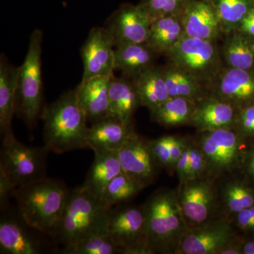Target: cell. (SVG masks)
I'll return each instance as SVG.
<instances>
[{
  "instance_id": "36",
  "label": "cell",
  "mask_w": 254,
  "mask_h": 254,
  "mask_svg": "<svg viewBox=\"0 0 254 254\" xmlns=\"http://www.w3.org/2000/svg\"><path fill=\"white\" fill-rule=\"evenodd\" d=\"M149 142L152 153L158 166L171 172V136H162Z\"/></svg>"
},
{
  "instance_id": "28",
  "label": "cell",
  "mask_w": 254,
  "mask_h": 254,
  "mask_svg": "<svg viewBox=\"0 0 254 254\" xmlns=\"http://www.w3.org/2000/svg\"><path fill=\"white\" fill-rule=\"evenodd\" d=\"M185 36L180 16H165L153 20L148 43L158 54H166Z\"/></svg>"
},
{
  "instance_id": "24",
  "label": "cell",
  "mask_w": 254,
  "mask_h": 254,
  "mask_svg": "<svg viewBox=\"0 0 254 254\" xmlns=\"http://www.w3.org/2000/svg\"><path fill=\"white\" fill-rule=\"evenodd\" d=\"M157 54L147 43L115 47V70L122 71L125 76L133 79L154 66L153 63Z\"/></svg>"
},
{
  "instance_id": "17",
  "label": "cell",
  "mask_w": 254,
  "mask_h": 254,
  "mask_svg": "<svg viewBox=\"0 0 254 254\" xmlns=\"http://www.w3.org/2000/svg\"><path fill=\"white\" fill-rule=\"evenodd\" d=\"M217 190L220 215L231 220L235 215L254 205V185L246 177L236 173L218 179Z\"/></svg>"
},
{
  "instance_id": "3",
  "label": "cell",
  "mask_w": 254,
  "mask_h": 254,
  "mask_svg": "<svg viewBox=\"0 0 254 254\" xmlns=\"http://www.w3.org/2000/svg\"><path fill=\"white\" fill-rule=\"evenodd\" d=\"M147 238L152 254H177L190 227L179 203L177 190L160 189L143 205Z\"/></svg>"
},
{
  "instance_id": "8",
  "label": "cell",
  "mask_w": 254,
  "mask_h": 254,
  "mask_svg": "<svg viewBox=\"0 0 254 254\" xmlns=\"http://www.w3.org/2000/svg\"><path fill=\"white\" fill-rule=\"evenodd\" d=\"M170 63L183 68L208 88L223 68L216 41L185 36L167 53Z\"/></svg>"
},
{
  "instance_id": "5",
  "label": "cell",
  "mask_w": 254,
  "mask_h": 254,
  "mask_svg": "<svg viewBox=\"0 0 254 254\" xmlns=\"http://www.w3.org/2000/svg\"><path fill=\"white\" fill-rule=\"evenodd\" d=\"M43 32L36 29L30 37L24 62L19 67L16 114L33 131L41 118L43 100L41 56Z\"/></svg>"
},
{
  "instance_id": "37",
  "label": "cell",
  "mask_w": 254,
  "mask_h": 254,
  "mask_svg": "<svg viewBox=\"0 0 254 254\" xmlns=\"http://www.w3.org/2000/svg\"><path fill=\"white\" fill-rule=\"evenodd\" d=\"M237 233L244 238L254 237V205L242 210L230 220Z\"/></svg>"
},
{
  "instance_id": "22",
  "label": "cell",
  "mask_w": 254,
  "mask_h": 254,
  "mask_svg": "<svg viewBox=\"0 0 254 254\" xmlns=\"http://www.w3.org/2000/svg\"><path fill=\"white\" fill-rule=\"evenodd\" d=\"M19 67L11 64L4 55L0 58V132L1 136L13 133L16 114Z\"/></svg>"
},
{
  "instance_id": "32",
  "label": "cell",
  "mask_w": 254,
  "mask_h": 254,
  "mask_svg": "<svg viewBox=\"0 0 254 254\" xmlns=\"http://www.w3.org/2000/svg\"><path fill=\"white\" fill-rule=\"evenodd\" d=\"M145 187L122 173L112 180L101 197L102 201L110 208L125 203L138 195Z\"/></svg>"
},
{
  "instance_id": "12",
  "label": "cell",
  "mask_w": 254,
  "mask_h": 254,
  "mask_svg": "<svg viewBox=\"0 0 254 254\" xmlns=\"http://www.w3.org/2000/svg\"><path fill=\"white\" fill-rule=\"evenodd\" d=\"M152 21L139 5L124 4L110 16L105 28L115 47L147 43Z\"/></svg>"
},
{
  "instance_id": "29",
  "label": "cell",
  "mask_w": 254,
  "mask_h": 254,
  "mask_svg": "<svg viewBox=\"0 0 254 254\" xmlns=\"http://www.w3.org/2000/svg\"><path fill=\"white\" fill-rule=\"evenodd\" d=\"M221 48L222 60L227 67L245 70L254 69V52L252 38L238 30L225 35Z\"/></svg>"
},
{
  "instance_id": "19",
  "label": "cell",
  "mask_w": 254,
  "mask_h": 254,
  "mask_svg": "<svg viewBox=\"0 0 254 254\" xmlns=\"http://www.w3.org/2000/svg\"><path fill=\"white\" fill-rule=\"evenodd\" d=\"M239 111L234 105L208 95L197 101L190 125L200 132L235 128Z\"/></svg>"
},
{
  "instance_id": "33",
  "label": "cell",
  "mask_w": 254,
  "mask_h": 254,
  "mask_svg": "<svg viewBox=\"0 0 254 254\" xmlns=\"http://www.w3.org/2000/svg\"><path fill=\"white\" fill-rule=\"evenodd\" d=\"M64 254H119L121 251L115 245L108 232L98 234L77 243L63 247Z\"/></svg>"
},
{
  "instance_id": "30",
  "label": "cell",
  "mask_w": 254,
  "mask_h": 254,
  "mask_svg": "<svg viewBox=\"0 0 254 254\" xmlns=\"http://www.w3.org/2000/svg\"><path fill=\"white\" fill-rule=\"evenodd\" d=\"M196 103L197 101L188 98L170 97L158 108L150 112L152 119L166 127L190 125Z\"/></svg>"
},
{
  "instance_id": "15",
  "label": "cell",
  "mask_w": 254,
  "mask_h": 254,
  "mask_svg": "<svg viewBox=\"0 0 254 254\" xmlns=\"http://www.w3.org/2000/svg\"><path fill=\"white\" fill-rule=\"evenodd\" d=\"M209 95L240 110L254 103V70L222 68L209 86Z\"/></svg>"
},
{
  "instance_id": "34",
  "label": "cell",
  "mask_w": 254,
  "mask_h": 254,
  "mask_svg": "<svg viewBox=\"0 0 254 254\" xmlns=\"http://www.w3.org/2000/svg\"><path fill=\"white\" fill-rule=\"evenodd\" d=\"M189 0H141L138 5L152 21L158 18L180 16Z\"/></svg>"
},
{
  "instance_id": "45",
  "label": "cell",
  "mask_w": 254,
  "mask_h": 254,
  "mask_svg": "<svg viewBox=\"0 0 254 254\" xmlns=\"http://www.w3.org/2000/svg\"><path fill=\"white\" fill-rule=\"evenodd\" d=\"M252 48H253V50L254 52V38H252Z\"/></svg>"
},
{
  "instance_id": "44",
  "label": "cell",
  "mask_w": 254,
  "mask_h": 254,
  "mask_svg": "<svg viewBox=\"0 0 254 254\" xmlns=\"http://www.w3.org/2000/svg\"><path fill=\"white\" fill-rule=\"evenodd\" d=\"M242 254H254V237L244 238L242 243Z\"/></svg>"
},
{
  "instance_id": "41",
  "label": "cell",
  "mask_w": 254,
  "mask_h": 254,
  "mask_svg": "<svg viewBox=\"0 0 254 254\" xmlns=\"http://www.w3.org/2000/svg\"><path fill=\"white\" fill-rule=\"evenodd\" d=\"M241 171L245 173L246 177L254 185V141L247 145L243 166Z\"/></svg>"
},
{
  "instance_id": "38",
  "label": "cell",
  "mask_w": 254,
  "mask_h": 254,
  "mask_svg": "<svg viewBox=\"0 0 254 254\" xmlns=\"http://www.w3.org/2000/svg\"><path fill=\"white\" fill-rule=\"evenodd\" d=\"M235 128L245 139L254 138V103L241 108Z\"/></svg>"
},
{
  "instance_id": "20",
  "label": "cell",
  "mask_w": 254,
  "mask_h": 254,
  "mask_svg": "<svg viewBox=\"0 0 254 254\" xmlns=\"http://www.w3.org/2000/svg\"><path fill=\"white\" fill-rule=\"evenodd\" d=\"M113 76H102L81 81L76 86L78 101L88 122L110 116L109 87Z\"/></svg>"
},
{
  "instance_id": "40",
  "label": "cell",
  "mask_w": 254,
  "mask_h": 254,
  "mask_svg": "<svg viewBox=\"0 0 254 254\" xmlns=\"http://www.w3.org/2000/svg\"><path fill=\"white\" fill-rule=\"evenodd\" d=\"M189 140L182 137L171 136L170 152H171V172L175 171L177 162L186 148Z\"/></svg>"
},
{
  "instance_id": "31",
  "label": "cell",
  "mask_w": 254,
  "mask_h": 254,
  "mask_svg": "<svg viewBox=\"0 0 254 254\" xmlns=\"http://www.w3.org/2000/svg\"><path fill=\"white\" fill-rule=\"evenodd\" d=\"M213 8L224 36L237 31L246 15L254 8V0H205Z\"/></svg>"
},
{
  "instance_id": "11",
  "label": "cell",
  "mask_w": 254,
  "mask_h": 254,
  "mask_svg": "<svg viewBox=\"0 0 254 254\" xmlns=\"http://www.w3.org/2000/svg\"><path fill=\"white\" fill-rule=\"evenodd\" d=\"M239 235L230 220L216 218L190 228L182 239L177 254H220Z\"/></svg>"
},
{
  "instance_id": "1",
  "label": "cell",
  "mask_w": 254,
  "mask_h": 254,
  "mask_svg": "<svg viewBox=\"0 0 254 254\" xmlns=\"http://www.w3.org/2000/svg\"><path fill=\"white\" fill-rule=\"evenodd\" d=\"M41 118L44 122V146L50 152L63 154L88 148L89 127L79 104L76 88L44 108Z\"/></svg>"
},
{
  "instance_id": "7",
  "label": "cell",
  "mask_w": 254,
  "mask_h": 254,
  "mask_svg": "<svg viewBox=\"0 0 254 254\" xmlns=\"http://www.w3.org/2000/svg\"><path fill=\"white\" fill-rule=\"evenodd\" d=\"M0 170L15 188L24 186L46 177L47 159L50 150L29 146L18 141L14 132L1 136Z\"/></svg>"
},
{
  "instance_id": "16",
  "label": "cell",
  "mask_w": 254,
  "mask_h": 254,
  "mask_svg": "<svg viewBox=\"0 0 254 254\" xmlns=\"http://www.w3.org/2000/svg\"><path fill=\"white\" fill-rule=\"evenodd\" d=\"M7 211H1L3 215L0 221V253L41 254L43 244L37 235L41 232L28 225L18 211L16 215H10Z\"/></svg>"
},
{
  "instance_id": "25",
  "label": "cell",
  "mask_w": 254,
  "mask_h": 254,
  "mask_svg": "<svg viewBox=\"0 0 254 254\" xmlns=\"http://www.w3.org/2000/svg\"><path fill=\"white\" fill-rule=\"evenodd\" d=\"M123 172L118 153L94 152V159L82 187L101 199L112 180Z\"/></svg>"
},
{
  "instance_id": "18",
  "label": "cell",
  "mask_w": 254,
  "mask_h": 254,
  "mask_svg": "<svg viewBox=\"0 0 254 254\" xmlns=\"http://www.w3.org/2000/svg\"><path fill=\"white\" fill-rule=\"evenodd\" d=\"M181 18L185 36L217 42L224 36L215 11L205 0H189Z\"/></svg>"
},
{
  "instance_id": "23",
  "label": "cell",
  "mask_w": 254,
  "mask_h": 254,
  "mask_svg": "<svg viewBox=\"0 0 254 254\" xmlns=\"http://www.w3.org/2000/svg\"><path fill=\"white\" fill-rule=\"evenodd\" d=\"M139 105L141 102L133 80L114 76L109 87L110 116L132 127L133 115Z\"/></svg>"
},
{
  "instance_id": "10",
  "label": "cell",
  "mask_w": 254,
  "mask_h": 254,
  "mask_svg": "<svg viewBox=\"0 0 254 254\" xmlns=\"http://www.w3.org/2000/svg\"><path fill=\"white\" fill-rule=\"evenodd\" d=\"M108 232L121 254H152L147 238L143 205L112 208Z\"/></svg>"
},
{
  "instance_id": "9",
  "label": "cell",
  "mask_w": 254,
  "mask_h": 254,
  "mask_svg": "<svg viewBox=\"0 0 254 254\" xmlns=\"http://www.w3.org/2000/svg\"><path fill=\"white\" fill-rule=\"evenodd\" d=\"M177 196L182 213L190 228L221 218L216 180L209 177L180 184Z\"/></svg>"
},
{
  "instance_id": "21",
  "label": "cell",
  "mask_w": 254,
  "mask_h": 254,
  "mask_svg": "<svg viewBox=\"0 0 254 254\" xmlns=\"http://www.w3.org/2000/svg\"><path fill=\"white\" fill-rule=\"evenodd\" d=\"M133 132V127L127 126L115 117H107L91 123L87 140L88 148L93 152L118 153Z\"/></svg>"
},
{
  "instance_id": "13",
  "label": "cell",
  "mask_w": 254,
  "mask_h": 254,
  "mask_svg": "<svg viewBox=\"0 0 254 254\" xmlns=\"http://www.w3.org/2000/svg\"><path fill=\"white\" fill-rule=\"evenodd\" d=\"M115 46L109 31L105 27L91 29L82 46L83 63L81 81L102 76H113L115 71Z\"/></svg>"
},
{
  "instance_id": "4",
  "label": "cell",
  "mask_w": 254,
  "mask_h": 254,
  "mask_svg": "<svg viewBox=\"0 0 254 254\" xmlns=\"http://www.w3.org/2000/svg\"><path fill=\"white\" fill-rule=\"evenodd\" d=\"M111 209L84 187L69 190L53 240L64 247L108 232Z\"/></svg>"
},
{
  "instance_id": "2",
  "label": "cell",
  "mask_w": 254,
  "mask_h": 254,
  "mask_svg": "<svg viewBox=\"0 0 254 254\" xmlns=\"http://www.w3.org/2000/svg\"><path fill=\"white\" fill-rule=\"evenodd\" d=\"M68 191L61 180L46 177L16 189L13 197L17 211L25 222L35 230L53 237Z\"/></svg>"
},
{
  "instance_id": "26",
  "label": "cell",
  "mask_w": 254,
  "mask_h": 254,
  "mask_svg": "<svg viewBox=\"0 0 254 254\" xmlns=\"http://www.w3.org/2000/svg\"><path fill=\"white\" fill-rule=\"evenodd\" d=\"M141 106L150 112L170 98L162 67L153 66L133 78Z\"/></svg>"
},
{
  "instance_id": "35",
  "label": "cell",
  "mask_w": 254,
  "mask_h": 254,
  "mask_svg": "<svg viewBox=\"0 0 254 254\" xmlns=\"http://www.w3.org/2000/svg\"><path fill=\"white\" fill-rule=\"evenodd\" d=\"M190 163L187 180L208 177V165L204 153L195 141H189ZM186 181V182H187Z\"/></svg>"
},
{
  "instance_id": "14",
  "label": "cell",
  "mask_w": 254,
  "mask_h": 254,
  "mask_svg": "<svg viewBox=\"0 0 254 254\" xmlns=\"http://www.w3.org/2000/svg\"><path fill=\"white\" fill-rule=\"evenodd\" d=\"M117 153L124 173L145 188L155 181L159 166L149 141L133 132Z\"/></svg>"
},
{
  "instance_id": "43",
  "label": "cell",
  "mask_w": 254,
  "mask_h": 254,
  "mask_svg": "<svg viewBox=\"0 0 254 254\" xmlns=\"http://www.w3.org/2000/svg\"><path fill=\"white\" fill-rule=\"evenodd\" d=\"M238 31L250 38H254V8L242 20Z\"/></svg>"
},
{
  "instance_id": "6",
  "label": "cell",
  "mask_w": 254,
  "mask_h": 254,
  "mask_svg": "<svg viewBox=\"0 0 254 254\" xmlns=\"http://www.w3.org/2000/svg\"><path fill=\"white\" fill-rule=\"evenodd\" d=\"M196 140L208 165V177L214 180L241 171L247 145L235 128L200 132Z\"/></svg>"
},
{
  "instance_id": "39",
  "label": "cell",
  "mask_w": 254,
  "mask_h": 254,
  "mask_svg": "<svg viewBox=\"0 0 254 254\" xmlns=\"http://www.w3.org/2000/svg\"><path fill=\"white\" fill-rule=\"evenodd\" d=\"M16 188L9 181L4 172L0 170V208L4 211L9 208L10 200L14 195Z\"/></svg>"
},
{
  "instance_id": "42",
  "label": "cell",
  "mask_w": 254,
  "mask_h": 254,
  "mask_svg": "<svg viewBox=\"0 0 254 254\" xmlns=\"http://www.w3.org/2000/svg\"><path fill=\"white\" fill-rule=\"evenodd\" d=\"M189 163H190V146L187 144L186 148L177 162L175 171L177 172L180 184L184 183L187 180L189 171Z\"/></svg>"
},
{
  "instance_id": "27",
  "label": "cell",
  "mask_w": 254,
  "mask_h": 254,
  "mask_svg": "<svg viewBox=\"0 0 254 254\" xmlns=\"http://www.w3.org/2000/svg\"><path fill=\"white\" fill-rule=\"evenodd\" d=\"M162 71L170 97L198 101L208 96V88L183 68L170 63Z\"/></svg>"
}]
</instances>
